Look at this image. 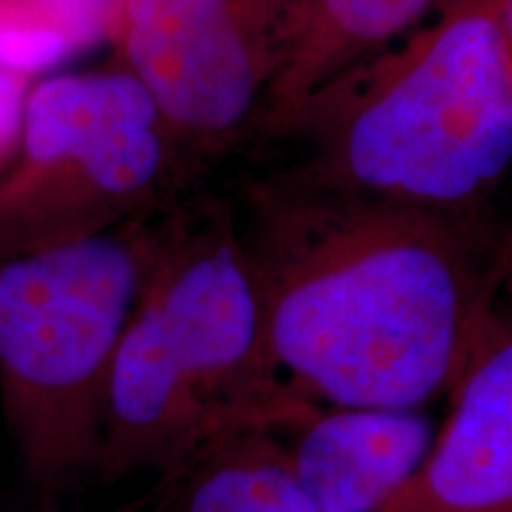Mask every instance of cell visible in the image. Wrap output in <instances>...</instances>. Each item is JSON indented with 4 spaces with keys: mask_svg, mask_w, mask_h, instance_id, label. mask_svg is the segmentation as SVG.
<instances>
[{
    "mask_svg": "<svg viewBox=\"0 0 512 512\" xmlns=\"http://www.w3.org/2000/svg\"><path fill=\"white\" fill-rule=\"evenodd\" d=\"M143 83L121 69L34 81L22 143L0 176V259L147 219L178 155Z\"/></svg>",
    "mask_w": 512,
    "mask_h": 512,
    "instance_id": "obj_5",
    "label": "cell"
},
{
    "mask_svg": "<svg viewBox=\"0 0 512 512\" xmlns=\"http://www.w3.org/2000/svg\"><path fill=\"white\" fill-rule=\"evenodd\" d=\"M240 233L268 358L320 406L420 408L456 387L508 275L477 214L287 176L249 190Z\"/></svg>",
    "mask_w": 512,
    "mask_h": 512,
    "instance_id": "obj_1",
    "label": "cell"
},
{
    "mask_svg": "<svg viewBox=\"0 0 512 512\" xmlns=\"http://www.w3.org/2000/svg\"><path fill=\"white\" fill-rule=\"evenodd\" d=\"M60 3H69V5H86V8L112 10L114 0H60Z\"/></svg>",
    "mask_w": 512,
    "mask_h": 512,
    "instance_id": "obj_14",
    "label": "cell"
},
{
    "mask_svg": "<svg viewBox=\"0 0 512 512\" xmlns=\"http://www.w3.org/2000/svg\"><path fill=\"white\" fill-rule=\"evenodd\" d=\"M31 86L34 81L0 69V176L8 171L22 143Z\"/></svg>",
    "mask_w": 512,
    "mask_h": 512,
    "instance_id": "obj_12",
    "label": "cell"
},
{
    "mask_svg": "<svg viewBox=\"0 0 512 512\" xmlns=\"http://www.w3.org/2000/svg\"><path fill=\"white\" fill-rule=\"evenodd\" d=\"M164 475L155 512H318L275 430L223 434Z\"/></svg>",
    "mask_w": 512,
    "mask_h": 512,
    "instance_id": "obj_10",
    "label": "cell"
},
{
    "mask_svg": "<svg viewBox=\"0 0 512 512\" xmlns=\"http://www.w3.org/2000/svg\"><path fill=\"white\" fill-rule=\"evenodd\" d=\"M280 439L294 479L318 512H380L434 441L418 408L361 406H316Z\"/></svg>",
    "mask_w": 512,
    "mask_h": 512,
    "instance_id": "obj_8",
    "label": "cell"
},
{
    "mask_svg": "<svg viewBox=\"0 0 512 512\" xmlns=\"http://www.w3.org/2000/svg\"><path fill=\"white\" fill-rule=\"evenodd\" d=\"M458 0H299L252 131L278 138L313 98Z\"/></svg>",
    "mask_w": 512,
    "mask_h": 512,
    "instance_id": "obj_9",
    "label": "cell"
},
{
    "mask_svg": "<svg viewBox=\"0 0 512 512\" xmlns=\"http://www.w3.org/2000/svg\"><path fill=\"white\" fill-rule=\"evenodd\" d=\"M299 0H114L110 34L171 143L254 128Z\"/></svg>",
    "mask_w": 512,
    "mask_h": 512,
    "instance_id": "obj_6",
    "label": "cell"
},
{
    "mask_svg": "<svg viewBox=\"0 0 512 512\" xmlns=\"http://www.w3.org/2000/svg\"><path fill=\"white\" fill-rule=\"evenodd\" d=\"M110 15L60 0H0V69L43 79L110 31Z\"/></svg>",
    "mask_w": 512,
    "mask_h": 512,
    "instance_id": "obj_11",
    "label": "cell"
},
{
    "mask_svg": "<svg viewBox=\"0 0 512 512\" xmlns=\"http://www.w3.org/2000/svg\"><path fill=\"white\" fill-rule=\"evenodd\" d=\"M503 259H505V268H508V273H510V268H512V235H510V238L503 240Z\"/></svg>",
    "mask_w": 512,
    "mask_h": 512,
    "instance_id": "obj_15",
    "label": "cell"
},
{
    "mask_svg": "<svg viewBox=\"0 0 512 512\" xmlns=\"http://www.w3.org/2000/svg\"><path fill=\"white\" fill-rule=\"evenodd\" d=\"M430 453L380 512H512V316L494 313Z\"/></svg>",
    "mask_w": 512,
    "mask_h": 512,
    "instance_id": "obj_7",
    "label": "cell"
},
{
    "mask_svg": "<svg viewBox=\"0 0 512 512\" xmlns=\"http://www.w3.org/2000/svg\"><path fill=\"white\" fill-rule=\"evenodd\" d=\"M316 406L268 358L240 226L219 209L159 223L114 354L95 470L169 472L223 434L285 432Z\"/></svg>",
    "mask_w": 512,
    "mask_h": 512,
    "instance_id": "obj_2",
    "label": "cell"
},
{
    "mask_svg": "<svg viewBox=\"0 0 512 512\" xmlns=\"http://www.w3.org/2000/svg\"><path fill=\"white\" fill-rule=\"evenodd\" d=\"M157 228L140 219L0 259V403L31 482L95 470L114 354Z\"/></svg>",
    "mask_w": 512,
    "mask_h": 512,
    "instance_id": "obj_4",
    "label": "cell"
},
{
    "mask_svg": "<svg viewBox=\"0 0 512 512\" xmlns=\"http://www.w3.org/2000/svg\"><path fill=\"white\" fill-rule=\"evenodd\" d=\"M501 0H458L325 88L278 138L287 178L472 216L512 164V67Z\"/></svg>",
    "mask_w": 512,
    "mask_h": 512,
    "instance_id": "obj_3",
    "label": "cell"
},
{
    "mask_svg": "<svg viewBox=\"0 0 512 512\" xmlns=\"http://www.w3.org/2000/svg\"><path fill=\"white\" fill-rule=\"evenodd\" d=\"M498 27H501L505 53H508L512 67V0H501V5H498Z\"/></svg>",
    "mask_w": 512,
    "mask_h": 512,
    "instance_id": "obj_13",
    "label": "cell"
}]
</instances>
